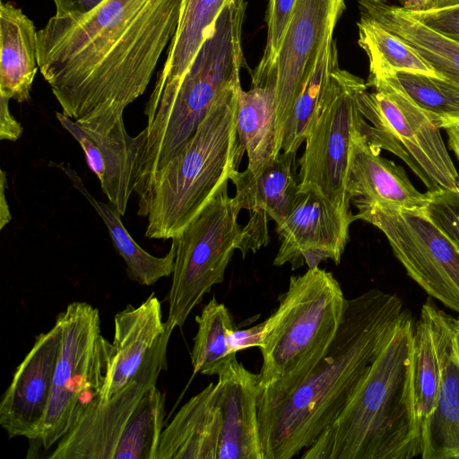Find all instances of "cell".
Segmentation results:
<instances>
[{
    "label": "cell",
    "mask_w": 459,
    "mask_h": 459,
    "mask_svg": "<svg viewBox=\"0 0 459 459\" xmlns=\"http://www.w3.org/2000/svg\"><path fill=\"white\" fill-rule=\"evenodd\" d=\"M420 457L459 459V359L454 339L446 352L434 409L421 430Z\"/></svg>",
    "instance_id": "obj_28"
},
{
    "label": "cell",
    "mask_w": 459,
    "mask_h": 459,
    "mask_svg": "<svg viewBox=\"0 0 459 459\" xmlns=\"http://www.w3.org/2000/svg\"><path fill=\"white\" fill-rule=\"evenodd\" d=\"M56 5V16L65 17L69 15L86 13L103 0H53Z\"/></svg>",
    "instance_id": "obj_39"
},
{
    "label": "cell",
    "mask_w": 459,
    "mask_h": 459,
    "mask_svg": "<svg viewBox=\"0 0 459 459\" xmlns=\"http://www.w3.org/2000/svg\"><path fill=\"white\" fill-rule=\"evenodd\" d=\"M355 206L356 220L384 233L408 275L429 296L459 314V249L423 211Z\"/></svg>",
    "instance_id": "obj_11"
},
{
    "label": "cell",
    "mask_w": 459,
    "mask_h": 459,
    "mask_svg": "<svg viewBox=\"0 0 459 459\" xmlns=\"http://www.w3.org/2000/svg\"><path fill=\"white\" fill-rule=\"evenodd\" d=\"M264 321L245 330L235 329L229 336L230 349L233 353L251 347H261L264 333Z\"/></svg>",
    "instance_id": "obj_37"
},
{
    "label": "cell",
    "mask_w": 459,
    "mask_h": 459,
    "mask_svg": "<svg viewBox=\"0 0 459 459\" xmlns=\"http://www.w3.org/2000/svg\"><path fill=\"white\" fill-rule=\"evenodd\" d=\"M347 194L354 205L412 211H423L429 198L428 192L420 193L413 186L403 167L371 148L361 128L351 137Z\"/></svg>",
    "instance_id": "obj_18"
},
{
    "label": "cell",
    "mask_w": 459,
    "mask_h": 459,
    "mask_svg": "<svg viewBox=\"0 0 459 459\" xmlns=\"http://www.w3.org/2000/svg\"><path fill=\"white\" fill-rule=\"evenodd\" d=\"M173 331L165 332L147 354L132 380L105 402L92 403L56 443L50 459H113L119 437L144 394L167 368V349Z\"/></svg>",
    "instance_id": "obj_12"
},
{
    "label": "cell",
    "mask_w": 459,
    "mask_h": 459,
    "mask_svg": "<svg viewBox=\"0 0 459 459\" xmlns=\"http://www.w3.org/2000/svg\"><path fill=\"white\" fill-rule=\"evenodd\" d=\"M297 167L296 153L281 152L258 175L246 169L231 176L236 199L241 209L249 211L238 247L243 258L268 244L269 221L277 225L294 209L301 194Z\"/></svg>",
    "instance_id": "obj_16"
},
{
    "label": "cell",
    "mask_w": 459,
    "mask_h": 459,
    "mask_svg": "<svg viewBox=\"0 0 459 459\" xmlns=\"http://www.w3.org/2000/svg\"><path fill=\"white\" fill-rule=\"evenodd\" d=\"M346 302L340 283L319 266L290 277L278 307L264 320L258 408L287 394L323 358Z\"/></svg>",
    "instance_id": "obj_6"
},
{
    "label": "cell",
    "mask_w": 459,
    "mask_h": 459,
    "mask_svg": "<svg viewBox=\"0 0 459 459\" xmlns=\"http://www.w3.org/2000/svg\"><path fill=\"white\" fill-rule=\"evenodd\" d=\"M358 28L359 45L369 61L368 78L397 73L443 77L414 48L390 30L363 17H360Z\"/></svg>",
    "instance_id": "obj_30"
},
{
    "label": "cell",
    "mask_w": 459,
    "mask_h": 459,
    "mask_svg": "<svg viewBox=\"0 0 459 459\" xmlns=\"http://www.w3.org/2000/svg\"><path fill=\"white\" fill-rule=\"evenodd\" d=\"M241 207L226 185L204 211L173 239L176 255L168 294L166 327H182L193 308L224 281L226 268L238 249Z\"/></svg>",
    "instance_id": "obj_9"
},
{
    "label": "cell",
    "mask_w": 459,
    "mask_h": 459,
    "mask_svg": "<svg viewBox=\"0 0 459 459\" xmlns=\"http://www.w3.org/2000/svg\"><path fill=\"white\" fill-rule=\"evenodd\" d=\"M236 126L238 139L247 153V169L261 173L281 152L275 127V93L271 82L252 84L238 93Z\"/></svg>",
    "instance_id": "obj_26"
},
{
    "label": "cell",
    "mask_w": 459,
    "mask_h": 459,
    "mask_svg": "<svg viewBox=\"0 0 459 459\" xmlns=\"http://www.w3.org/2000/svg\"><path fill=\"white\" fill-rule=\"evenodd\" d=\"M51 165L61 169L74 187L89 201L108 228L111 240L126 264L128 277L143 286H151L163 277L172 274L176 244L172 239L169 252L162 257L154 256L141 247L132 238L121 221V213L110 203L96 199L85 187L77 172L64 162Z\"/></svg>",
    "instance_id": "obj_27"
},
{
    "label": "cell",
    "mask_w": 459,
    "mask_h": 459,
    "mask_svg": "<svg viewBox=\"0 0 459 459\" xmlns=\"http://www.w3.org/2000/svg\"><path fill=\"white\" fill-rule=\"evenodd\" d=\"M114 325L109 366L104 385L94 401L97 403L107 401L126 387L166 330L161 305L154 293L140 306L128 305L117 313Z\"/></svg>",
    "instance_id": "obj_20"
},
{
    "label": "cell",
    "mask_w": 459,
    "mask_h": 459,
    "mask_svg": "<svg viewBox=\"0 0 459 459\" xmlns=\"http://www.w3.org/2000/svg\"><path fill=\"white\" fill-rule=\"evenodd\" d=\"M61 347V331L53 327L37 336L16 368L0 402V425L10 438L39 441L49 403Z\"/></svg>",
    "instance_id": "obj_15"
},
{
    "label": "cell",
    "mask_w": 459,
    "mask_h": 459,
    "mask_svg": "<svg viewBox=\"0 0 459 459\" xmlns=\"http://www.w3.org/2000/svg\"><path fill=\"white\" fill-rule=\"evenodd\" d=\"M454 347L459 359V317L455 319V335H454Z\"/></svg>",
    "instance_id": "obj_44"
},
{
    "label": "cell",
    "mask_w": 459,
    "mask_h": 459,
    "mask_svg": "<svg viewBox=\"0 0 459 459\" xmlns=\"http://www.w3.org/2000/svg\"><path fill=\"white\" fill-rule=\"evenodd\" d=\"M366 83L358 102L365 118L361 133L371 148L399 157L429 192L459 188L440 128L389 77Z\"/></svg>",
    "instance_id": "obj_7"
},
{
    "label": "cell",
    "mask_w": 459,
    "mask_h": 459,
    "mask_svg": "<svg viewBox=\"0 0 459 459\" xmlns=\"http://www.w3.org/2000/svg\"><path fill=\"white\" fill-rule=\"evenodd\" d=\"M428 193L423 212L459 249V188Z\"/></svg>",
    "instance_id": "obj_35"
},
{
    "label": "cell",
    "mask_w": 459,
    "mask_h": 459,
    "mask_svg": "<svg viewBox=\"0 0 459 459\" xmlns=\"http://www.w3.org/2000/svg\"><path fill=\"white\" fill-rule=\"evenodd\" d=\"M459 4V0H432L430 9H439L453 6Z\"/></svg>",
    "instance_id": "obj_43"
},
{
    "label": "cell",
    "mask_w": 459,
    "mask_h": 459,
    "mask_svg": "<svg viewBox=\"0 0 459 459\" xmlns=\"http://www.w3.org/2000/svg\"><path fill=\"white\" fill-rule=\"evenodd\" d=\"M56 322L61 347L39 439L45 449L56 444L98 398L111 352V342L101 334L99 310L91 305L72 302Z\"/></svg>",
    "instance_id": "obj_8"
},
{
    "label": "cell",
    "mask_w": 459,
    "mask_h": 459,
    "mask_svg": "<svg viewBox=\"0 0 459 459\" xmlns=\"http://www.w3.org/2000/svg\"><path fill=\"white\" fill-rule=\"evenodd\" d=\"M384 77L394 81L440 129L459 126L458 82L446 77L411 73Z\"/></svg>",
    "instance_id": "obj_33"
},
{
    "label": "cell",
    "mask_w": 459,
    "mask_h": 459,
    "mask_svg": "<svg viewBox=\"0 0 459 459\" xmlns=\"http://www.w3.org/2000/svg\"><path fill=\"white\" fill-rule=\"evenodd\" d=\"M8 103V100L0 97V139L16 141L22 134V127L10 113Z\"/></svg>",
    "instance_id": "obj_38"
},
{
    "label": "cell",
    "mask_w": 459,
    "mask_h": 459,
    "mask_svg": "<svg viewBox=\"0 0 459 459\" xmlns=\"http://www.w3.org/2000/svg\"><path fill=\"white\" fill-rule=\"evenodd\" d=\"M369 1H373V2H382V0H369Z\"/></svg>",
    "instance_id": "obj_45"
},
{
    "label": "cell",
    "mask_w": 459,
    "mask_h": 459,
    "mask_svg": "<svg viewBox=\"0 0 459 459\" xmlns=\"http://www.w3.org/2000/svg\"><path fill=\"white\" fill-rule=\"evenodd\" d=\"M403 7L411 11H424L431 8L432 0H401Z\"/></svg>",
    "instance_id": "obj_42"
},
{
    "label": "cell",
    "mask_w": 459,
    "mask_h": 459,
    "mask_svg": "<svg viewBox=\"0 0 459 459\" xmlns=\"http://www.w3.org/2000/svg\"><path fill=\"white\" fill-rule=\"evenodd\" d=\"M296 0H269L267 39L262 58L252 73V83L260 82L271 70L290 25Z\"/></svg>",
    "instance_id": "obj_34"
},
{
    "label": "cell",
    "mask_w": 459,
    "mask_h": 459,
    "mask_svg": "<svg viewBox=\"0 0 459 459\" xmlns=\"http://www.w3.org/2000/svg\"><path fill=\"white\" fill-rule=\"evenodd\" d=\"M240 88L228 91L211 107L188 141L138 195L137 213L147 220L146 238L178 236L238 170L246 152L236 126Z\"/></svg>",
    "instance_id": "obj_4"
},
{
    "label": "cell",
    "mask_w": 459,
    "mask_h": 459,
    "mask_svg": "<svg viewBox=\"0 0 459 459\" xmlns=\"http://www.w3.org/2000/svg\"><path fill=\"white\" fill-rule=\"evenodd\" d=\"M0 186V230H2L12 219L5 199V188L7 187L6 172L3 169H1Z\"/></svg>",
    "instance_id": "obj_40"
},
{
    "label": "cell",
    "mask_w": 459,
    "mask_h": 459,
    "mask_svg": "<svg viewBox=\"0 0 459 459\" xmlns=\"http://www.w3.org/2000/svg\"><path fill=\"white\" fill-rule=\"evenodd\" d=\"M235 0H183L176 33L149 100L170 91L190 67L204 41L212 34L222 10Z\"/></svg>",
    "instance_id": "obj_25"
},
{
    "label": "cell",
    "mask_w": 459,
    "mask_h": 459,
    "mask_svg": "<svg viewBox=\"0 0 459 459\" xmlns=\"http://www.w3.org/2000/svg\"><path fill=\"white\" fill-rule=\"evenodd\" d=\"M409 11L427 27L459 42V4L439 9Z\"/></svg>",
    "instance_id": "obj_36"
},
{
    "label": "cell",
    "mask_w": 459,
    "mask_h": 459,
    "mask_svg": "<svg viewBox=\"0 0 459 459\" xmlns=\"http://www.w3.org/2000/svg\"><path fill=\"white\" fill-rule=\"evenodd\" d=\"M222 429L217 459H264L258 420L260 374L234 361L218 376Z\"/></svg>",
    "instance_id": "obj_19"
},
{
    "label": "cell",
    "mask_w": 459,
    "mask_h": 459,
    "mask_svg": "<svg viewBox=\"0 0 459 459\" xmlns=\"http://www.w3.org/2000/svg\"><path fill=\"white\" fill-rule=\"evenodd\" d=\"M300 193L290 214L276 225L280 247L273 265L290 264L295 270L306 264L311 269L328 259L338 264L355 215L316 190Z\"/></svg>",
    "instance_id": "obj_14"
},
{
    "label": "cell",
    "mask_w": 459,
    "mask_h": 459,
    "mask_svg": "<svg viewBox=\"0 0 459 459\" xmlns=\"http://www.w3.org/2000/svg\"><path fill=\"white\" fill-rule=\"evenodd\" d=\"M455 323V318L428 299L414 326V399L420 436L436 403L446 352L454 339Z\"/></svg>",
    "instance_id": "obj_22"
},
{
    "label": "cell",
    "mask_w": 459,
    "mask_h": 459,
    "mask_svg": "<svg viewBox=\"0 0 459 459\" xmlns=\"http://www.w3.org/2000/svg\"><path fill=\"white\" fill-rule=\"evenodd\" d=\"M221 429L220 390L210 383L163 429L156 459H217Z\"/></svg>",
    "instance_id": "obj_21"
},
{
    "label": "cell",
    "mask_w": 459,
    "mask_h": 459,
    "mask_svg": "<svg viewBox=\"0 0 459 459\" xmlns=\"http://www.w3.org/2000/svg\"><path fill=\"white\" fill-rule=\"evenodd\" d=\"M406 311L395 294L371 289L347 299L325 354L287 394L258 408L264 459H291L340 415Z\"/></svg>",
    "instance_id": "obj_2"
},
{
    "label": "cell",
    "mask_w": 459,
    "mask_h": 459,
    "mask_svg": "<svg viewBox=\"0 0 459 459\" xmlns=\"http://www.w3.org/2000/svg\"><path fill=\"white\" fill-rule=\"evenodd\" d=\"M366 87L359 77L339 66L334 70L330 90L309 126L304 152L298 160L300 192L316 190L348 210L351 142L365 120L358 95Z\"/></svg>",
    "instance_id": "obj_10"
},
{
    "label": "cell",
    "mask_w": 459,
    "mask_h": 459,
    "mask_svg": "<svg viewBox=\"0 0 459 459\" xmlns=\"http://www.w3.org/2000/svg\"><path fill=\"white\" fill-rule=\"evenodd\" d=\"M345 9L344 0H296L293 14L276 59L264 80L275 93V127L278 150L290 108L309 66Z\"/></svg>",
    "instance_id": "obj_13"
},
{
    "label": "cell",
    "mask_w": 459,
    "mask_h": 459,
    "mask_svg": "<svg viewBox=\"0 0 459 459\" xmlns=\"http://www.w3.org/2000/svg\"><path fill=\"white\" fill-rule=\"evenodd\" d=\"M191 362L194 373L219 376L237 360L229 336L236 329L227 307L212 297L195 317Z\"/></svg>",
    "instance_id": "obj_31"
},
{
    "label": "cell",
    "mask_w": 459,
    "mask_h": 459,
    "mask_svg": "<svg viewBox=\"0 0 459 459\" xmlns=\"http://www.w3.org/2000/svg\"><path fill=\"white\" fill-rule=\"evenodd\" d=\"M448 144L459 161V126L446 129Z\"/></svg>",
    "instance_id": "obj_41"
},
{
    "label": "cell",
    "mask_w": 459,
    "mask_h": 459,
    "mask_svg": "<svg viewBox=\"0 0 459 459\" xmlns=\"http://www.w3.org/2000/svg\"><path fill=\"white\" fill-rule=\"evenodd\" d=\"M33 22L9 2L0 3V97L20 103L30 99L39 68Z\"/></svg>",
    "instance_id": "obj_23"
},
{
    "label": "cell",
    "mask_w": 459,
    "mask_h": 459,
    "mask_svg": "<svg viewBox=\"0 0 459 459\" xmlns=\"http://www.w3.org/2000/svg\"><path fill=\"white\" fill-rule=\"evenodd\" d=\"M56 117L81 145L88 166L99 178L108 202L124 215L134 192L135 161L144 131L132 137L122 121L111 132L99 134L82 128L62 112H56Z\"/></svg>",
    "instance_id": "obj_17"
},
{
    "label": "cell",
    "mask_w": 459,
    "mask_h": 459,
    "mask_svg": "<svg viewBox=\"0 0 459 459\" xmlns=\"http://www.w3.org/2000/svg\"><path fill=\"white\" fill-rule=\"evenodd\" d=\"M183 0H103L51 17L38 31L39 69L62 113L82 128L111 132L146 90L172 40Z\"/></svg>",
    "instance_id": "obj_1"
},
{
    "label": "cell",
    "mask_w": 459,
    "mask_h": 459,
    "mask_svg": "<svg viewBox=\"0 0 459 459\" xmlns=\"http://www.w3.org/2000/svg\"><path fill=\"white\" fill-rule=\"evenodd\" d=\"M246 9L245 0L227 5L177 86L147 101L145 136L134 168V192L137 195L151 177L188 141L211 107L225 92L241 86Z\"/></svg>",
    "instance_id": "obj_5"
},
{
    "label": "cell",
    "mask_w": 459,
    "mask_h": 459,
    "mask_svg": "<svg viewBox=\"0 0 459 459\" xmlns=\"http://www.w3.org/2000/svg\"><path fill=\"white\" fill-rule=\"evenodd\" d=\"M360 17L390 30L414 48L436 72L459 83V42L418 21L408 9L359 0Z\"/></svg>",
    "instance_id": "obj_24"
},
{
    "label": "cell",
    "mask_w": 459,
    "mask_h": 459,
    "mask_svg": "<svg viewBox=\"0 0 459 459\" xmlns=\"http://www.w3.org/2000/svg\"><path fill=\"white\" fill-rule=\"evenodd\" d=\"M333 36L322 47L307 69L287 121L284 125L281 152L296 153L305 142L309 126L327 95L338 65Z\"/></svg>",
    "instance_id": "obj_29"
},
{
    "label": "cell",
    "mask_w": 459,
    "mask_h": 459,
    "mask_svg": "<svg viewBox=\"0 0 459 459\" xmlns=\"http://www.w3.org/2000/svg\"><path fill=\"white\" fill-rule=\"evenodd\" d=\"M413 332L406 311L340 415L302 459H411L421 455L415 410Z\"/></svg>",
    "instance_id": "obj_3"
},
{
    "label": "cell",
    "mask_w": 459,
    "mask_h": 459,
    "mask_svg": "<svg viewBox=\"0 0 459 459\" xmlns=\"http://www.w3.org/2000/svg\"><path fill=\"white\" fill-rule=\"evenodd\" d=\"M165 403L166 394L156 385L144 394L119 437L113 459H156Z\"/></svg>",
    "instance_id": "obj_32"
}]
</instances>
